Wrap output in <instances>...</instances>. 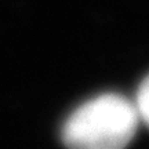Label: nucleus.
Segmentation results:
<instances>
[{
  "instance_id": "obj_1",
  "label": "nucleus",
  "mask_w": 149,
  "mask_h": 149,
  "mask_svg": "<svg viewBox=\"0 0 149 149\" xmlns=\"http://www.w3.org/2000/svg\"><path fill=\"white\" fill-rule=\"evenodd\" d=\"M138 120L134 102L119 94H102L66 119L61 137L70 148L119 149L134 138Z\"/></svg>"
},
{
  "instance_id": "obj_2",
  "label": "nucleus",
  "mask_w": 149,
  "mask_h": 149,
  "mask_svg": "<svg viewBox=\"0 0 149 149\" xmlns=\"http://www.w3.org/2000/svg\"><path fill=\"white\" fill-rule=\"evenodd\" d=\"M134 105L139 119L149 126V76H146L139 84Z\"/></svg>"
}]
</instances>
